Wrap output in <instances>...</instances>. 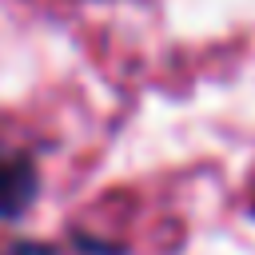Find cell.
Listing matches in <instances>:
<instances>
[{"instance_id":"1","label":"cell","mask_w":255,"mask_h":255,"mask_svg":"<svg viewBox=\"0 0 255 255\" xmlns=\"http://www.w3.org/2000/svg\"><path fill=\"white\" fill-rule=\"evenodd\" d=\"M36 191H40L36 163L24 151L0 143V219H20L32 207Z\"/></svg>"}]
</instances>
